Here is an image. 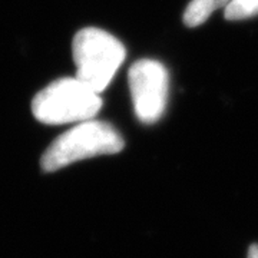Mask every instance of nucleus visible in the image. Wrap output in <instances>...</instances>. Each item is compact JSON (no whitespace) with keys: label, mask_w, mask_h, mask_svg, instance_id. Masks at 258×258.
<instances>
[{"label":"nucleus","mask_w":258,"mask_h":258,"mask_svg":"<svg viewBox=\"0 0 258 258\" xmlns=\"http://www.w3.org/2000/svg\"><path fill=\"white\" fill-rule=\"evenodd\" d=\"M258 15V0H231L225 8L227 20H242Z\"/></svg>","instance_id":"obj_6"},{"label":"nucleus","mask_w":258,"mask_h":258,"mask_svg":"<svg viewBox=\"0 0 258 258\" xmlns=\"http://www.w3.org/2000/svg\"><path fill=\"white\" fill-rule=\"evenodd\" d=\"M247 258H258V244H252L248 249V257Z\"/></svg>","instance_id":"obj_7"},{"label":"nucleus","mask_w":258,"mask_h":258,"mask_svg":"<svg viewBox=\"0 0 258 258\" xmlns=\"http://www.w3.org/2000/svg\"><path fill=\"white\" fill-rule=\"evenodd\" d=\"M231 0H191L184 12V23L188 28H195L207 22L215 10L227 8Z\"/></svg>","instance_id":"obj_5"},{"label":"nucleus","mask_w":258,"mask_h":258,"mask_svg":"<svg viewBox=\"0 0 258 258\" xmlns=\"http://www.w3.org/2000/svg\"><path fill=\"white\" fill-rule=\"evenodd\" d=\"M101 93L76 76L60 78L43 88L32 101L33 116L46 125H64L93 119L101 111Z\"/></svg>","instance_id":"obj_2"},{"label":"nucleus","mask_w":258,"mask_h":258,"mask_svg":"<svg viewBox=\"0 0 258 258\" xmlns=\"http://www.w3.org/2000/svg\"><path fill=\"white\" fill-rule=\"evenodd\" d=\"M123 147V138L111 123L89 119L57 137L40 161L43 171L53 172L82 159L118 154Z\"/></svg>","instance_id":"obj_1"},{"label":"nucleus","mask_w":258,"mask_h":258,"mask_svg":"<svg viewBox=\"0 0 258 258\" xmlns=\"http://www.w3.org/2000/svg\"><path fill=\"white\" fill-rule=\"evenodd\" d=\"M72 52L76 78L98 93L108 88L126 56L119 39L98 28L79 30L74 37Z\"/></svg>","instance_id":"obj_3"},{"label":"nucleus","mask_w":258,"mask_h":258,"mask_svg":"<svg viewBox=\"0 0 258 258\" xmlns=\"http://www.w3.org/2000/svg\"><path fill=\"white\" fill-rule=\"evenodd\" d=\"M128 82L137 118L147 125L158 122L166 109L169 92L165 66L154 59L137 60L129 69Z\"/></svg>","instance_id":"obj_4"}]
</instances>
